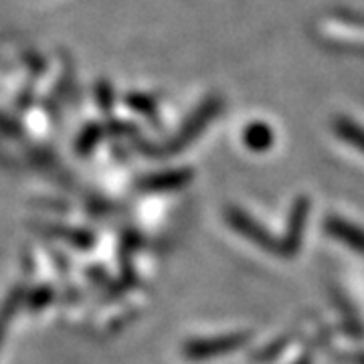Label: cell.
<instances>
[{
	"label": "cell",
	"mask_w": 364,
	"mask_h": 364,
	"mask_svg": "<svg viewBox=\"0 0 364 364\" xmlns=\"http://www.w3.org/2000/svg\"><path fill=\"white\" fill-rule=\"evenodd\" d=\"M249 340H251V332H231V334L213 336V338H195L182 346V354L186 360L200 363V360H210L223 354L239 350Z\"/></svg>",
	"instance_id": "cell-1"
},
{
	"label": "cell",
	"mask_w": 364,
	"mask_h": 364,
	"mask_svg": "<svg viewBox=\"0 0 364 364\" xmlns=\"http://www.w3.org/2000/svg\"><path fill=\"white\" fill-rule=\"evenodd\" d=\"M308 217H310V198L308 196H298L294 200V205H291L289 217H287L286 235L282 237L279 247H277V253L284 255L286 259H291L294 255H298V251L301 249Z\"/></svg>",
	"instance_id": "cell-2"
},
{
	"label": "cell",
	"mask_w": 364,
	"mask_h": 364,
	"mask_svg": "<svg viewBox=\"0 0 364 364\" xmlns=\"http://www.w3.org/2000/svg\"><path fill=\"white\" fill-rule=\"evenodd\" d=\"M225 221L229 223V227L237 231L241 237H245L253 245L265 249V251H277L279 241H275L273 237L259 221H255L251 215H247L243 208L227 207L225 208Z\"/></svg>",
	"instance_id": "cell-3"
},
{
	"label": "cell",
	"mask_w": 364,
	"mask_h": 364,
	"mask_svg": "<svg viewBox=\"0 0 364 364\" xmlns=\"http://www.w3.org/2000/svg\"><path fill=\"white\" fill-rule=\"evenodd\" d=\"M191 178H193L191 170H164L158 174L144 176L142 181L138 182V188L144 193H168V191H178L182 186H186Z\"/></svg>",
	"instance_id": "cell-4"
},
{
	"label": "cell",
	"mask_w": 364,
	"mask_h": 364,
	"mask_svg": "<svg viewBox=\"0 0 364 364\" xmlns=\"http://www.w3.org/2000/svg\"><path fill=\"white\" fill-rule=\"evenodd\" d=\"M324 231L328 235H332L334 239L342 241L352 251L364 255V229H360L358 225L346 221L342 217H326Z\"/></svg>",
	"instance_id": "cell-5"
},
{
	"label": "cell",
	"mask_w": 364,
	"mask_h": 364,
	"mask_svg": "<svg viewBox=\"0 0 364 364\" xmlns=\"http://www.w3.org/2000/svg\"><path fill=\"white\" fill-rule=\"evenodd\" d=\"M41 233L63 239L69 245L77 249H91L95 245V235L87 229H75V227H65V225H41Z\"/></svg>",
	"instance_id": "cell-6"
},
{
	"label": "cell",
	"mask_w": 364,
	"mask_h": 364,
	"mask_svg": "<svg viewBox=\"0 0 364 364\" xmlns=\"http://www.w3.org/2000/svg\"><path fill=\"white\" fill-rule=\"evenodd\" d=\"M26 298V287L16 286L9 291V296L4 298V301L0 304V346L4 342V334L9 330V326L14 320L16 312L21 310V306L25 304Z\"/></svg>",
	"instance_id": "cell-7"
},
{
	"label": "cell",
	"mask_w": 364,
	"mask_h": 364,
	"mask_svg": "<svg viewBox=\"0 0 364 364\" xmlns=\"http://www.w3.org/2000/svg\"><path fill=\"white\" fill-rule=\"evenodd\" d=\"M243 142L249 150L253 152H265L273 146V130L272 126L263 124V122H253L249 124L243 132Z\"/></svg>",
	"instance_id": "cell-8"
},
{
	"label": "cell",
	"mask_w": 364,
	"mask_h": 364,
	"mask_svg": "<svg viewBox=\"0 0 364 364\" xmlns=\"http://www.w3.org/2000/svg\"><path fill=\"white\" fill-rule=\"evenodd\" d=\"M334 132L340 140L354 146L356 150L364 152V128L358 126L356 122H352L348 117H336L334 119Z\"/></svg>",
	"instance_id": "cell-9"
},
{
	"label": "cell",
	"mask_w": 364,
	"mask_h": 364,
	"mask_svg": "<svg viewBox=\"0 0 364 364\" xmlns=\"http://www.w3.org/2000/svg\"><path fill=\"white\" fill-rule=\"evenodd\" d=\"M213 116H215V104L208 105L207 109H203V112H198V114H196V116L191 119V124H188V126L182 130L181 136L174 140V148H172V152L181 150L182 146H186V142H191L193 138H196V134H198V132L207 126Z\"/></svg>",
	"instance_id": "cell-10"
},
{
	"label": "cell",
	"mask_w": 364,
	"mask_h": 364,
	"mask_svg": "<svg viewBox=\"0 0 364 364\" xmlns=\"http://www.w3.org/2000/svg\"><path fill=\"white\" fill-rule=\"evenodd\" d=\"M55 298V291L51 286H39L35 287L33 291H26L25 306L31 312H39L43 308H47Z\"/></svg>",
	"instance_id": "cell-11"
},
{
	"label": "cell",
	"mask_w": 364,
	"mask_h": 364,
	"mask_svg": "<svg viewBox=\"0 0 364 364\" xmlns=\"http://www.w3.org/2000/svg\"><path fill=\"white\" fill-rule=\"evenodd\" d=\"M294 364H312V358H310L308 354H304V356H301V358H298V360H296Z\"/></svg>",
	"instance_id": "cell-12"
}]
</instances>
